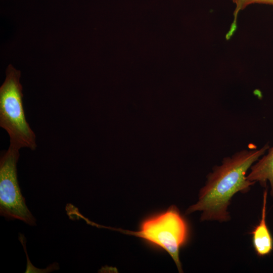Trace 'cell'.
<instances>
[{"mask_svg":"<svg viewBox=\"0 0 273 273\" xmlns=\"http://www.w3.org/2000/svg\"><path fill=\"white\" fill-rule=\"evenodd\" d=\"M269 148L267 143L260 149L253 146L223 158L221 164L214 166L208 173L197 202L186 210V214L200 211L201 221H229L231 217L228 208L233 197L238 193L248 192L255 184L247 179V172Z\"/></svg>","mask_w":273,"mask_h":273,"instance_id":"1","label":"cell"},{"mask_svg":"<svg viewBox=\"0 0 273 273\" xmlns=\"http://www.w3.org/2000/svg\"><path fill=\"white\" fill-rule=\"evenodd\" d=\"M110 229L139 237L164 250L173 260L178 272H183L179 251L189 240L190 230L188 222L176 206H170L164 211L146 218L140 223L137 231Z\"/></svg>","mask_w":273,"mask_h":273,"instance_id":"2","label":"cell"},{"mask_svg":"<svg viewBox=\"0 0 273 273\" xmlns=\"http://www.w3.org/2000/svg\"><path fill=\"white\" fill-rule=\"evenodd\" d=\"M20 77L21 71L9 64L0 87V126L9 134L10 146L34 150L36 136L26 119Z\"/></svg>","mask_w":273,"mask_h":273,"instance_id":"3","label":"cell"},{"mask_svg":"<svg viewBox=\"0 0 273 273\" xmlns=\"http://www.w3.org/2000/svg\"><path fill=\"white\" fill-rule=\"evenodd\" d=\"M19 150L9 146L0 158V214L9 219H18L31 226L36 219L28 208L19 185L17 164Z\"/></svg>","mask_w":273,"mask_h":273,"instance_id":"4","label":"cell"},{"mask_svg":"<svg viewBox=\"0 0 273 273\" xmlns=\"http://www.w3.org/2000/svg\"><path fill=\"white\" fill-rule=\"evenodd\" d=\"M267 194L266 187L263 193L260 219L250 233L254 250L257 255L261 257L269 255L273 250V238L266 220Z\"/></svg>","mask_w":273,"mask_h":273,"instance_id":"5","label":"cell"},{"mask_svg":"<svg viewBox=\"0 0 273 273\" xmlns=\"http://www.w3.org/2000/svg\"><path fill=\"white\" fill-rule=\"evenodd\" d=\"M267 153L259 158L250 168L247 179L258 182L261 187L266 188L267 182L270 184V194L273 198V147L269 148Z\"/></svg>","mask_w":273,"mask_h":273,"instance_id":"6","label":"cell"}]
</instances>
